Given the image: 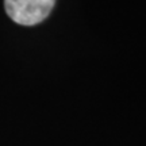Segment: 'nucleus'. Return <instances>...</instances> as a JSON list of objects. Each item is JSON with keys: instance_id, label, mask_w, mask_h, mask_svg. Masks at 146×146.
<instances>
[{"instance_id": "nucleus-1", "label": "nucleus", "mask_w": 146, "mask_h": 146, "mask_svg": "<svg viewBox=\"0 0 146 146\" xmlns=\"http://www.w3.org/2000/svg\"><path fill=\"white\" fill-rule=\"evenodd\" d=\"M56 0H4L5 14L21 26H35L50 15Z\"/></svg>"}]
</instances>
